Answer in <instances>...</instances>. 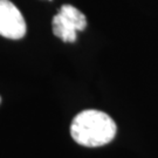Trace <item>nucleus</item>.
I'll return each mask as SVG.
<instances>
[{
	"instance_id": "1",
	"label": "nucleus",
	"mask_w": 158,
	"mask_h": 158,
	"mask_svg": "<svg viewBox=\"0 0 158 158\" xmlns=\"http://www.w3.org/2000/svg\"><path fill=\"white\" fill-rule=\"evenodd\" d=\"M116 123L108 114L100 110H83L74 117L70 135L80 145L97 148L106 145L116 135Z\"/></svg>"
},
{
	"instance_id": "2",
	"label": "nucleus",
	"mask_w": 158,
	"mask_h": 158,
	"mask_svg": "<svg viewBox=\"0 0 158 158\" xmlns=\"http://www.w3.org/2000/svg\"><path fill=\"white\" fill-rule=\"evenodd\" d=\"M53 33L64 42L76 41V33L87 27L85 15L76 7L63 5L53 18Z\"/></svg>"
},
{
	"instance_id": "3",
	"label": "nucleus",
	"mask_w": 158,
	"mask_h": 158,
	"mask_svg": "<svg viewBox=\"0 0 158 158\" xmlns=\"http://www.w3.org/2000/svg\"><path fill=\"white\" fill-rule=\"evenodd\" d=\"M26 31V21L17 6L10 0H0V35L18 40L25 36Z\"/></svg>"
},
{
	"instance_id": "4",
	"label": "nucleus",
	"mask_w": 158,
	"mask_h": 158,
	"mask_svg": "<svg viewBox=\"0 0 158 158\" xmlns=\"http://www.w3.org/2000/svg\"><path fill=\"white\" fill-rule=\"evenodd\" d=\"M0 101H1V97H0Z\"/></svg>"
}]
</instances>
